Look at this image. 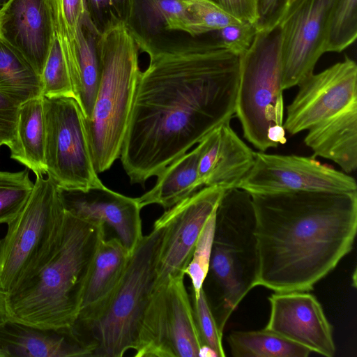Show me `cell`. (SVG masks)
Masks as SVG:
<instances>
[{"mask_svg": "<svg viewBox=\"0 0 357 357\" xmlns=\"http://www.w3.org/2000/svg\"><path fill=\"white\" fill-rule=\"evenodd\" d=\"M297 86L298 91L287 107L283 123L294 135L309 130L357 102V65L347 56L319 73H312Z\"/></svg>", "mask_w": 357, "mask_h": 357, "instance_id": "cell-14", "label": "cell"}, {"mask_svg": "<svg viewBox=\"0 0 357 357\" xmlns=\"http://www.w3.org/2000/svg\"><path fill=\"white\" fill-rule=\"evenodd\" d=\"M256 3L257 29H269L278 26L287 8L286 0H256Z\"/></svg>", "mask_w": 357, "mask_h": 357, "instance_id": "cell-38", "label": "cell"}, {"mask_svg": "<svg viewBox=\"0 0 357 357\" xmlns=\"http://www.w3.org/2000/svg\"><path fill=\"white\" fill-rule=\"evenodd\" d=\"M257 31L256 24L243 22L226 26L215 32L216 38L230 52L240 56L251 46Z\"/></svg>", "mask_w": 357, "mask_h": 357, "instance_id": "cell-36", "label": "cell"}, {"mask_svg": "<svg viewBox=\"0 0 357 357\" xmlns=\"http://www.w3.org/2000/svg\"><path fill=\"white\" fill-rule=\"evenodd\" d=\"M144 37L124 22L107 24L97 36L100 81L85 126L94 168L108 170L121 155L141 73Z\"/></svg>", "mask_w": 357, "mask_h": 357, "instance_id": "cell-4", "label": "cell"}, {"mask_svg": "<svg viewBox=\"0 0 357 357\" xmlns=\"http://www.w3.org/2000/svg\"><path fill=\"white\" fill-rule=\"evenodd\" d=\"M45 137L42 96L20 105L15 139L9 147L10 158L31 170L36 176L46 174Z\"/></svg>", "mask_w": 357, "mask_h": 357, "instance_id": "cell-23", "label": "cell"}, {"mask_svg": "<svg viewBox=\"0 0 357 357\" xmlns=\"http://www.w3.org/2000/svg\"><path fill=\"white\" fill-rule=\"evenodd\" d=\"M5 357H90L92 350L72 327L41 328L9 320L0 326Z\"/></svg>", "mask_w": 357, "mask_h": 357, "instance_id": "cell-19", "label": "cell"}, {"mask_svg": "<svg viewBox=\"0 0 357 357\" xmlns=\"http://www.w3.org/2000/svg\"><path fill=\"white\" fill-rule=\"evenodd\" d=\"M162 226L152 231L132 252L123 275L102 311L93 319L71 327L92 350V356L121 357L136 342L140 322L156 281Z\"/></svg>", "mask_w": 357, "mask_h": 357, "instance_id": "cell-6", "label": "cell"}, {"mask_svg": "<svg viewBox=\"0 0 357 357\" xmlns=\"http://www.w3.org/2000/svg\"><path fill=\"white\" fill-rule=\"evenodd\" d=\"M86 18L99 33L107 24L124 22L131 25L135 0H84Z\"/></svg>", "mask_w": 357, "mask_h": 357, "instance_id": "cell-34", "label": "cell"}, {"mask_svg": "<svg viewBox=\"0 0 357 357\" xmlns=\"http://www.w3.org/2000/svg\"><path fill=\"white\" fill-rule=\"evenodd\" d=\"M201 151L202 144L199 142L194 149L167 165L157 176L155 185L136 197L139 207L158 204L167 209L203 188L198 176Z\"/></svg>", "mask_w": 357, "mask_h": 357, "instance_id": "cell-22", "label": "cell"}, {"mask_svg": "<svg viewBox=\"0 0 357 357\" xmlns=\"http://www.w3.org/2000/svg\"><path fill=\"white\" fill-rule=\"evenodd\" d=\"M33 185L27 168L15 172L0 171V225L8 224L20 213Z\"/></svg>", "mask_w": 357, "mask_h": 357, "instance_id": "cell-30", "label": "cell"}, {"mask_svg": "<svg viewBox=\"0 0 357 357\" xmlns=\"http://www.w3.org/2000/svg\"><path fill=\"white\" fill-rule=\"evenodd\" d=\"M7 3H6V4H7ZM6 4L3 7L0 8V38H2V33H1L2 20H3V14L5 12Z\"/></svg>", "mask_w": 357, "mask_h": 357, "instance_id": "cell-41", "label": "cell"}, {"mask_svg": "<svg viewBox=\"0 0 357 357\" xmlns=\"http://www.w3.org/2000/svg\"><path fill=\"white\" fill-rule=\"evenodd\" d=\"M43 108L47 176L66 190L104 186L94 168L85 119L77 100L43 96Z\"/></svg>", "mask_w": 357, "mask_h": 357, "instance_id": "cell-10", "label": "cell"}, {"mask_svg": "<svg viewBox=\"0 0 357 357\" xmlns=\"http://www.w3.org/2000/svg\"><path fill=\"white\" fill-rule=\"evenodd\" d=\"M234 357H307L311 351L266 329L236 331L227 338Z\"/></svg>", "mask_w": 357, "mask_h": 357, "instance_id": "cell-26", "label": "cell"}, {"mask_svg": "<svg viewBox=\"0 0 357 357\" xmlns=\"http://www.w3.org/2000/svg\"><path fill=\"white\" fill-rule=\"evenodd\" d=\"M20 106L0 93V146L9 148L15 141Z\"/></svg>", "mask_w": 357, "mask_h": 357, "instance_id": "cell-37", "label": "cell"}, {"mask_svg": "<svg viewBox=\"0 0 357 357\" xmlns=\"http://www.w3.org/2000/svg\"><path fill=\"white\" fill-rule=\"evenodd\" d=\"M304 142L315 156L328 159L347 173L357 167V102L309 130Z\"/></svg>", "mask_w": 357, "mask_h": 357, "instance_id": "cell-21", "label": "cell"}, {"mask_svg": "<svg viewBox=\"0 0 357 357\" xmlns=\"http://www.w3.org/2000/svg\"><path fill=\"white\" fill-rule=\"evenodd\" d=\"M335 0H295L278 26L282 36V88L297 86L314 73L325 53L328 16Z\"/></svg>", "mask_w": 357, "mask_h": 357, "instance_id": "cell-13", "label": "cell"}, {"mask_svg": "<svg viewBox=\"0 0 357 357\" xmlns=\"http://www.w3.org/2000/svg\"><path fill=\"white\" fill-rule=\"evenodd\" d=\"M0 357H5V354L0 347Z\"/></svg>", "mask_w": 357, "mask_h": 357, "instance_id": "cell-44", "label": "cell"}, {"mask_svg": "<svg viewBox=\"0 0 357 357\" xmlns=\"http://www.w3.org/2000/svg\"><path fill=\"white\" fill-rule=\"evenodd\" d=\"M40 79L44 97L74 98L67 64L56 34L54 36Z\"/></svg>", "mask_w": 357, "mask_h": 357, "instance_id": "cell-32", "label": "cell"}, {"mask_svg": "<svg viewBox=\"0 0 357 357\" xmlns=\"http://www.w3.org/2000/svg\"><path fill=\"white\" fill-rule=\"evenodd\" d=\"M0 93L20 105L43 96L40 76L3 38H0Z\"/></svg>", "mask_w": 357, "mask_h": 357, "instance_id": "cell-25", "label": "cell"}, {"mask_svg": "<svg viewBox=\"0 0 357 357\" xmlns=\"http://www.w3.org/2000/svg\"><path fill=\"white\" fill-rule=\"evenodd\" d=\"M65 215L59 188L51 178L36 176L31 194L0 239V289L7 294L47 259Z\"/></svg>", "mask_w": 357, "mask_h": 357, "instance_id": "cell-8", "label": "cell"}, {"mask_svg": "<svg viewBox=\"0 0 357 357\" xmlns=\"http://www.w3.org/2000/svg\"><path fill=\"white\" fill-rule=\"evenodd\" d=\"M130 255L115 236L105 238L100 243L90 268L79 312L75 323L89 321L102 311L119 285Z\"/></svg>", "mask_w": 357, "mask_h": 357, "instance_id": "cell-20", "label": "cell"}, {"mask_svg": "<svg viewBox=\"0 0 357 357\" xmlns=\"http://www.w3.org/2000/svg\"><path fill=\"white\" fill-rule=\"evenodd\" d=\"M236 188L250 195L293 191L356 192L354 178L312 157L255 153V162Z\"/></svg>", "mask_w": 357, "mask_h": 357, "instance_id": "cell-11", "label": "cell"}, {"mask_svg": "<svg viewBox=\"0 0 357 357\" xmlns=\"http://www.w3.org/2000/svg\"><path fill=\"white\" fill-rule=\"evenodd\" d=\"M10 320L7 293L0 289V326Z\"/></svg>", "mask_w": 357, "mask_h": 357, "instance_id": "cell-40", "label": "cell"}, {"mask_svg": "<svg viewBox=\"0 0 357 357\" xmlns=\"http://www.w3.org/2000/svg\"><path fill=\"white\" fill-rule=\"evenodd\" d=\"M295 0H286V6L287 7L289 6L292 2H294Z\"/></svg>", "mask_w": 357, "mask_h": 357, "instance_id": "cell-43", "label": "cell"}, {"mask_svg": "<svg viewBox=\"0 0 357 357\" xmlns=\"http://www.w3.org/2000/svg\"><path fill=\"white\" fill-rule=\"evenodd\" d=\"M56 36L60 43L67 67L77 60V46L82 26L86 19L84 0H48Z\"/></svg>", "mask_w": 357, "mask_h": 357, "instance_id": "cell-27", "label": "cell"}, {"mask_svg": "<svg viewBox=\"0 0 357 357\" xmlns=\"http://www.w3.org/2000/svg\"><path fill=\"white\" fill-rule=\"evenodd\" d=\"M357 0H335L328 16L326 52H341L357 37Z\"/></svg>", "mask_w": 357, "mask_h": 357, "instance_id": "cell-29", "label": "cell"}, {"mask_svg": "<svg viewBox=\"0 0 357 357\" xmlns=\"http://www.w3.org/2000/svg\"><path fill=\"white\" fill-rule=\"evenodd\" d=\"M105 226L65 215L53 250L7 294L10 320L41 328L71 327L79 312L90 268Z\"/></svg>", "mask_w": 357, "mask_h": 357, "instance_id": "cell-3", "label": "cell"}, {"mask_svg": "<svg viewBox=\"0 0 357 357\" xmlns=\"http://www.w3.org/2000/svg\"><path fill=\"white\" fill-rule=\"evenodd\" d=\"M58 188L66 212L109 227L129 252H133L144 236L142 208L136 198L114 192L105 185L86 190Z\"/></svg>", "mask_w": 357, "mask_h": 357, "instance_id": "cell-16", "label": "cell"}, {"mask_svg": "<svg viewBox=\"0 0 357 357\" xmlns=\"http://www.w3.org/2000/svg\"><path fill=\"white\" fill-rule=\"evenodd\" d=\"M191 301L202 347L211 350L215 356L225 357L226 354L222 341L223 333L218 326L202 288L199 297L191 298Z\"/></svg>", "mask_w": 357, "mask_h": 357, "instance_id": "cell-35", "label": "cell"}, {"mask_svg": "<svg viewBox=\"0 0 357 357\" xmlns=\"http://www.w3.org/2000/svg\"><path fill=\"white\" fill-rule=\"evenodd\" d=\"M188 13L191 36L216 31L242 21L225 11L212 0H179Z\"/></svg>", "mask_w": 357, "mask_h": 357, "instance_id": "cell-31", "label": "cell"}, {"mask_svg": "<svg viewBox=\"0 0 357 357\" xmlns=\"http://www.w3.org/2000/svg\"><path fill=\"white\" fill-rule=\"evenodd\" d=\"M229 122L221 123L199 142L198 176L202 186L236 188L254 164L255 152L238 136Z\"/></svg>", "mask_w": 357, "mask_h": 357, "instance_id": "cell-18", "label": "cell"}, {"mask_svg": "<svg viewBox=\"0 0 357 357\" xmlns=\"http://www.w3.org/2000/svg\"><path fill=\"white\" fill-rule=\"evenodd\" d=\"M1 33L41 76L55 34L48 0H9Z\"/></svg>", "mask_w": 357, "mask_h": 357, "instance_id": "cell-17", "label": "cell"}, {"mask_svg": "<svg viewBox=\"0 0 357 357\" xmlns=\"http://www.w3.org/2000/svg\"><path fill=\"white\" fill-rule=\"evenodd\" d=\"M225 190L204 186L166 209L155 224L164 228L158 255L155 287L169 277L185 276L199 234L216 211Z\"/></svg>", "mask_w": 357, "mask_h": 357, "instance_id": "cell-12", "label": "cell"}, {"mask_svg": "<svg viewBox=\"0 0 357 357\" xmlns=\"http://www.w3.org/2000/svg\"><path fill=\"white\" fill-rule=\"evenodd\" d=\"M217 210V209H216ZM214 211L206 222L195 244L191 260L185 274L191 281L192 299H197L208 273L215 226Z\"/></svg>", "mask_w": 357, "mask_h": 357, "instance_id": "cell-33", "label": "cell"}, {"mask_svg": "<svg viewBox=\"0 0 357 357\" xmlns=\"http://www.w3.org/2000/svg\"><path fill=\"white\" fill-rule=\"evenodd\" d=\"M264 329L320 355L335 354L333 327L321 305L308 291L274 292Z\"/></svg>", "mask_w": 357, "mask_h": 357, "instance_id": "cell-15", "label": "cell"}, {"mask_svg": "<svg viewBox=\"0 0 357 357\" xmlns=\"http://www.w3.org/2000/svg\"><path fill=\"white\" fill-rule=\"evenodd\" d=\"M202 344L184 276L155 286L142 318L135 357H197Z\"/></svg>", "mask_w": 357, "mask_h": 357, "instance_id": "cell-9", "label": "cell"}, {"mask_svg": "<svg viewBox=\"0 0 357 357\" xmlns=\"http://www.w3.org/2000/svg\"><path fill=\"white\" fill-rule=\"evenodd\" d=\"M281 45L278 26L258 30L239 58L235 114L244 137L262 152L287 142Z\"/></svg>", "mask_w": 357, "mask_h": 357, "instance_id": "cell-7", "label": "cell"}, {"mask_svg": "<svg viewBox=\"0 0 357 357\" xmlns=\"http://www.w3.org/2000/svg\"><path fill=\"white\" fill-rule=\"evenodd\" d=\"M141 71L120 158L132 184L144 185L235 114L239 58L220 41L156 45Z\"/></svg>", "mask_w": 357, "mask_h": 357, "instance_id": "cell-1", "label": "cell"}, {"mask_svg": "<svg viewBox=\"0 0 357 357\" xmlns=\"http://www.w3.org/2000/svg\"><path fill=\"white\" fill-rule=\"evenodd\" d=\"M98 35V32L86 19L79 35L77 64L70 74L74 98L85 120L91 117L101 77L100 63L96 48Z\"/></svg>", "mask_w": 357, "mask_h": 357, "instance_id": "cell-24", "label": "cell"}, {"mask_svg": "<svg viewBox=\"0 0 357 357\" xmlns=\"http://www.w3.org/2000/svg\"><path fill=\"white\" fill-rule=\"evenodd\" d=\"M137 12L146 30L153 32L163 26L189 34V15L179 0H135Z\"/></svg>", "mask_w": 357, "mask_h": 357, "instance_id": "cell-28", "label": "cell"}, {"mask_svg": "<svg viewBox=\"0 0 357 357\" xmlns=\"http://www.w3.org/2000/svg\"><path fill=\"white\" fill-rule=\"evenodd\" d=\"M9 0H0V8L3 7Z\"/></svg>", "mask_w": 357, "mask_h": 357, "instance_id": "cell-42", "label": "cell"}, {"mask_svg": "<svg viewBox=\"0 0 357 357\" xmlns=\"http://www.w3.org/2000/svg\"><path fill=\"white\" fill-rule=\"evenodd\" d=\"M255 225L251 195L238 188L225 190L216 210L209 266L202 285L222 333L233 312L255 287Z\"/></svg>", "mask_w": 357, "mask_h": 357, "instance_id": "cell-5", "label": "cell"}, {"mask_svg": "<svg viewBox=\"0 0 357 357\" xmlns=\"http://www.w3.org/2000/svg\"><path fill=\"white\" fill-rule=\"evenodd\" d=\"M231 15L244 22L256 24L258 13L256 0H212Z\"/></svg>", "mask_w": 357, "mask_h": 357, "instance_id": "cell-39", "label": "cell"}, {"mask_svg": "<svg viewBox=\"0 0 357 357\" xmlns=\"http://www.w3.org/2000/svg\"><path fill=\"white\" fill-rule=\"evenodd\" d=\"M257 250L255 287L309 291L349 253L357 191L251 195Z\"/></svg>", "mask_w": 357, "mask_h": 357, "instance_id": "cell-2", "label": "cell"}]
</instances>
